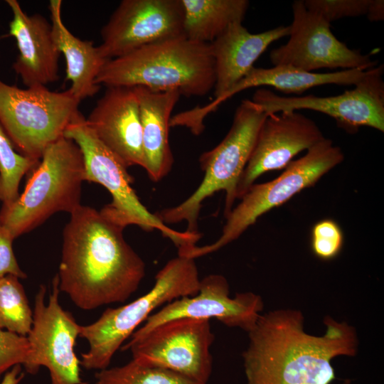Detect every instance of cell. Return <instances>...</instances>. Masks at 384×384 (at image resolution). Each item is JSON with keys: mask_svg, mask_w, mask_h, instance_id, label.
I'll return each instance as SVG.
<instances>
[{"mask_svg": "<svg viewBox=\"0 0 384 384\" xmlns=\"http://www.w3.org/2000/svg\"><path fill=\"white\" fill-rule=\"evenodd\" d=\"M383 65H377L367 70L353 89L338 95L284 97L260 88L255 91L252 100L267 114L311 110L334 118L346 131L368 127L383 132Z\"/></svg>", "mask_w": 384, "mask_h": 384, "instance_id": "cell-12", "label": "cell"}, {"mask_svg": "<svg viewBox=\"0 0 384 384\" xmlns=\"http://www.w3.org/2000/svg\"><path fill=\"white\" fill-rule=\"evenodd\" d=\"M343 243V235L338 224L331 219L317 222L311 230V245L314 254L324 260L336 257Z\"/></svg>", "mask_w": 384, "mask_h": 384, "instance_id": "cell-27", "label": "cell"}, {"mask_svg": "<svg viewBox=\"0 0 384 384\" xmlns=\"http://www.w3.org/2000/svg\"><path fill=\"white\" fill-rule=\"evenodd\" d=\"M183 35L188 39L210 43L231 25L242 23L247 0H181Z\"/></svg>", "mask_w": 384, "mask_h": 384, "instance_id": "cell-23", "label": "cell"}, {"mask_svg": "<svg viewBox=\"0 0 384 384\" xmlns=\"http://www.w3.org/2000/svg\"><path fill=\"white\" fill-rule=\"evenodd\" d=\"M27 336L0 329V377L16 365H24L29 356Z\"/></svg>", "mask_w": 384, "mask_h": 384, "instance_id": "cell-29", "label": "cell"}, {"mask_svg": "<svg viewBox=\"0 0 384 384\" xmlns=\"http://www.w3.org/2000/svg\"><path fill=\"white\" fill-rule=\"evenodd\" d=\"M293 21L287 42L271 50L274 65H287L307 72L322 68L366 70L376 66L369 54L351 49L332 33L331 23L308 10L303 0L292 4Z\"/></svg>", "mask_w": 384, "mask_h": 384, "instance_id": "cell-13", "label": "cell"}, {"mask_svg": "<svg viewBox=\"0 0 384 384\" xmlns=\"http://www.w3.org/2000/svg\"><path fill=\"white\" fill-rule=\"evenodd\" d=\"M39 161L18 154L0 126L1 201L3 205L9 206L18 198L21 178L33 171Z\"/></svg>", "mask_w": 384, "mask_h": 384, "instance_id": "cell-26", "label": "cell"}, {"mask_svg": "<svg viewBox=\"0 0 384 384\" xmlns=\"http://www.w3.org/2000/svg\"><path fill=\"white\" fill-rule=\"evenodd\" d=\"M124 228L80 205L63 234L58 287L78 308L124 302L139 288L145 264L127 243Z\"/></svg>", "mask_w": 384, "mask_h": 384, "instance_id": "cell-2", "label": "cell"}, {"mask_svg": "<svg viewBox=\"0 0 384 384\" xmlns=\"http://www.w3.org/2000/svg\"><path fill=\"white\" fill-rule=\"evenodd\" d=\"M209 320L180 318L164 322L121 347L132 359L165 368L208 383L213 369L210 347L214 341Z\"/></svg>", "mask_w": 384, "mask_h": 384, "instance_id": "cell-10", "label": "cell"}, {"mask_svg": "<svg viewBox=\"0 0 384 384\" xmlns=\"http://www.w3.org/2000/svg\"><path fill=\"white\" fill-rule=\"evenodd\" d=\"M60 292L57 274L53 279L47 304L46 286L41 284L38 289L33 324L26 336L30 353L23 367L31 375L36 374L41 366L46 367L51 384H84L80 378V361L74 351L80 325L60 304Z\"/></svg>", "mask_w": 384, "mask_h": 384, "instance_id": "cell-11", "label": "cell"}, {"mask_svg": "<svg viewBox=\"0 0 384 384\" xmlns=\"http://www.w3.org/2000/svg\"><path fill=\"white\" fill-rule=\"evenodd\" d=\"M181 0H123L101 30L102 56L110 60L183 35Z\"/></svg>", "mask_w": 384, "mask_h": 384, "instance_id": "cell-14", "label": "cell"}, {"mask_svg": "<svg viewBox=\"0 0 384 384\" xmlns=\"http://www.w3.org/2000/svg\"><path fill=\"white\" fill-rule=\"evenodd\" d=\"M252 100L245 99L237 107L232 125L223 139L199 159L204 171L195 192L176 206L155 213L164 224L187 222L186 232L201 235L198 219L202 202L215 193L225 192L224 216L233 209L237 186L254 148L261 125L267 117Z\"/></svg>", "mask_w": 384, "mask_h": 384, "instance_id": "cell-6", "label": "cell"}, {"mask_svg": "<svg viewBox=\"0 0 384 384\" xmlns=\"http://www.w3.org/2000/svg\"><path fill=\"white\" fill-rule=\"evenodd\" d=\"M140 111L144 169L149 178L159 181L171 171L174 157L169 144L172 111L181 94L177 90L154 91L134 87Z\"/></svg>", "mask_w": 384, "mask_h": 384, "instance_id": "cell-21", "label": "cell"}, {"mask_svg": "<svg viewBox=\"0 0 384 384\" xmlns=\"http://www.w3.org/2000/svg\"><path fill=\"white\" fill-rule=\"evenodd\" d=\"M80 102L69 89H22L0 79V126L18 154L36 161L50 144L63 137L79 112Z\"/></svg>", "mask_w": 384, "mask_h": 384, "instance_id": "cell-9", "label": "cell"}, {"mask_svg": "<svg viewBox=\"0 0 384 384\" xmlns=\"http://www.w3.org/2000/svg\"><path fill=\"white\" fill-rule=\"evenodd\" d=\"M366 70L351 69L316 73L287 65H274L270 68L253 67L244 78L223 95L203 107L196 106L188 110L186 117L193 126L202 127L203 120L209 113L215 111L223 102L242 90L260 86H270L286 94L300 95L311 87L322 85H355L363 78Z\"/></svg>", "mask_w": 384, "mask_h": 384, "instance_id": "cell-19", "label": "cell"}, {"mask_svg": "<svg viewBox=\"0 0 384 384\" xmlns=\"http://www.w3.org/2000/svg\"><path fill=\"white\" fill-rule=\"evenodd\" d=\"M84 384H87V383H85Z\"/></svg>", "mask_w": 384, "mask_h": 384, "instance_id": "cell-34", "label": "cell"}, {"mask_svg": "<svg viewBox=\"0 0 384 384\" xmlns=\"http://www.w3.org/2000/svg\"><path fill=\"white\" fill-rule=\"evenodd\" d=\"M370 21H380L384 19V1L371 0L366 14Z\"/></svg>", "mask_w": 384, "mask_h": 384, "instance_id": "cell-31", "label": "cell"}, {"mask_svg": "<svg viewBox=\"0 0 384 384\" xmlns=\"http://www.w3.org/2000/svg\"><path fill=\"white\" fill-rule=\"evenodd\" d=\"M18 277L0 278V329L26 336L33 324V311Z\"/></svg>", "mask_w": 384, "mask_h": 384, "instance_id": "cell-24", "label": "cell"}, {"mask_svg": "<svg viewBox=\"0 0 384 384\" xmlns=\"http://www.w3.org/2000/svg\"><path fill=\"white\" fill-rule=\"evenodd\" d=\"M13 17L9 36L16 41L18 55L13 69L26 87L46 86L57 81L60 55L51 23L42 15L26 13L16 0H6Z\"/></svg>", "mask_w": 384, "mask_h": 384, "instance_id": "cell-18", "label": "cell"}, {"mask_svg": "<svg viewBox=\"0 0 384 384\" xmlns=\"http://www.w3.org/2000/svg\"><path fill=\"white\" fill-rule=\"evenodd\" d=\"M63 136L73 140L82 151L85 181L101 184L111 194L112 201L100 210L105 217L124 228L135 225L148 232L158 230L174 243L178 251L196 245L201 235L169 228L142 204L131 186L134 178L127 168L97 137L80 112L67 126Z\"/></svg>", "mask_w": 384, "mask_h": 384, "instance_id": "cell-7", "label": "cell"}, {"mask_svg": "<svg viewBox=\"0 0 384 384\" xmlns=\"http://www.w3.org/2000/svg\"><path fill=\"white\" fill-rule=\"evenodd\" d=\"M41 159L22 193L0 210V224L14 239L33 230L54 213H71L81 205L85 166L79 146L63 136L50 144Z\"/></svg>", "mask_w": 384, "mask_h": 384, "instance_id": "cell-5", "label": "cell"}, {"mask_svg": "<svg viewBox=\"0 0 384 384\" xmlns=\"http://www.w3.org/2000/svg\"><path fill=\"white\" fill-rule=\"evenodd\" d=\"M344 159L340 146L324 137L301 158L291 161L276 178L253 183L225 217L222 234L214 242L193 246L184 257L196 259L214 252L238 239L259 217L285 203L302 190L314 186Z\"/></svg>", "mask_w": 384, "mask_h": 384, "instance_id": "cell-8", "label": "cell"}, {"mask_svg": "<svg viewBox=\"0 0 384 384\" xmlns=\"http://www.w3.org/2000/svg\"><path fill=\"white\" fill-rule=\"evenodd\" d=\"M95 378V384H208L134 359L122 366L98 370Z\"/></svg>", "mask_w": 384, "mask_h": 384, "instance_id": "cell-25", "label": "cell"}, {"mask_svg": "<svg viewBox=\"0 0 384 384\" xmlns=\"http://www.w3.org/2000/svg\"><path fill=\"white\" fill-rule=\"evenodd\" d=\"M14 240L8 230L0 224V278L12 274L19 279H26L27 275L20 268L13 251Z\"/></svg>", "mask_w": 384, "mask_h": 384, "instance_id": "cell-30", "label": "cell"}, {"mask_svg": "<svg viewBox=\"0 0 384 384\" xmlns=\"http://www.w3.org/2000/svg\"><path fill=\"white\" fill-rule=\"evenodd\" d=\"M0 200H1V178H0Z\"/></svg>", "mask_w": 384, "mask_h": 384, "instance_id": "cell-33", "label": "cell"}, {"mask_svg": "<svg viewBox=\"0 0 384 384\" xmlns=\"http://www.w3.org/2000/svg\"><path fill=\"white\" fill-rule=\"evenodd\" d=\"M305 7L328 22L367 14L371 0H303Z\"/></svg>", "mask_w": 384, "mask_h": 384, "instance_id": "cell-28", "label": "cell"}, {"mask_svg": "<svg viewBox=\"0 0 384 384\" xmlns=\"http://www.w3.org/2000/svg\"><path fill=\"white\" fill-rule=\"evenodd\" d=\"M321 336L304 330L303 313L277 309L261 314L248 333L242 353L246 384H330L336 379L332 360L358 353L356 329L330 316Z\"/></svg>", "mask_w": 384, "mask_h": 384, "instance_id": "cell-1", "label": "cell"}, {"mask_svg": "<svg viewBox=\"0 0 384 384\" xmlns=\"http://www.w3.org/2000/svg\"><path fill=\"white\" fill-rule=\"evenodd\" d=\"M24 377L20 365H16L8 371L0 384H18Z\"/></svg>", "mask_w": 384, "mask_h": 384, "instance_id": "cell-32", "label": "cell"}, {"mask_svg": "<svg viewBox=\"0 0 384 384\" xmlns=\"http://www.w3.org/2000/svg\"><path fill=\"white\" fill-rule=\"evenodd\" d=\"M85 119L97 137L127 168H144L139 105L133 87H107Z\"/></svg>", "mask_w": 384, "mask_h": 384, "instance_id": "cell-17", "label": "cell"}, {"mask_svg": "<svg viewBox=\"0 0 384 384\" xmlns=\"http://www.w3.org/2000/svg\"><path fill=\"white\" fill-rule=\"evenodd\" d=\"M201 279L195 259L178 255L156 273L155 283L145 294L117 308H107L95 322L80 325L79 336L88 344L81 353L86 370L107 368L123 343L161 306L199 291Z\"/></svg>", "mask_w": 384, "mask_h": 384, "instance_id": "cell-4", "label": "cell"}, {"mask_svg": "<svg viewBox=\"0 0 384 384\" xmlns=\"http://www.w3.org/2000/svg\"><path fill=\"white\" fill-rule=\"evenodd\" d=\"M289 34V26L254 34L242 23H235L209 43L215 63V99L244 78L272 43Z\"/></svg>", "mask_w": 384, "mask_h": 384, "instance_id": "cell-20", "label": "cell"}, {"mask_svg": "<svg viewBox=\"0 0 384 384\" xmlns=\"http://www.w3.org/2000/svg\"><path fill=\"white\" fill-rule=\"evenodd\" d=\"M324 137L314 121L297 111L268 114L239 179L236 198L240 199L259 176L285 169L299 152L307 151Z\"/></svg>", "mask_w": 384, "mask_h": 384, "instance_id": "cell-16", "label": "cell"}, {"mask_svg": "<svg viewBox=\"0 0 384 384\" xmlns=\"http://www.w3.org/2000/svg\"><path fill=\"white\" fill-rule=\"evenodd\" d=\"M215 71L209 43L184 35L139 48L108 60L96 83L108 87H144L177 90L181 95L203 96L214 88Z\"/></svg>", "mask_w": 384, "mask_h": 384, "instance_id": "cell-3", "label": "cell"}, {"mask_svg": "<svg viewBox=\"0 0 384 384\" xmlns=\"http://www.w3.org/2000/svg\"><path fill=\"white\" fill-rule=\"evenodd\" d=\"M48 9L55 44L66 61L69 90L80 101L94 96L100 90L96 78L108 60L92 41L81 40L68 29L62 18L61 0H50Z\"/></svg>", "mask_w": 384, "mask_h": 384, "instance_id": "cell-22", "label": "cell"}, {"mask_svg": "<svg viewBox=\"0 0 384 384\" xmlns=\"http://www.w3.org/2000/svg\"><path fill=\"white\" fill-rule=\"evenodd\" d=\"M264 309L260 295L252 292L230 296L227 279L211 274L201 279L198 292L192 297L178 298L153 313L131 336H142L157 326L180 318L215 319L229 327L249 332L256 324Z\"/></svg>", "mask_w": 384, "mask_h": 384, "instance_id": "cell-15", "label": "cell"}]
</instances>
